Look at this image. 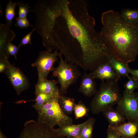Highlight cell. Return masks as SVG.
<instances>
[{"label": "cell", "mask_w": 138, "mask_h": 138, "mask_svg": "<svg viewBox=\"0 0 138 138\" xmlns=\"http://www.w3.org/2000/svg\"><path fill=\"white\" fill-rule=\"evenodd\" d=\"M136 138H138V134L136 136Z\"/></svg>", "instance_id": "34"}, {"label": "cell", "mask_w": 138, "mask_h": 138, "mask_svg": "<svg viewBox=\"0 0 138 138\" xmlns=\"http://www.w3.org/2000/svg\"><path fill=\"white\" fill-rule=\"evenodd\" d=\"M36 30L34 28H33L31 31L28 32L23 38L20 41L18 45L20 47L25 46L28 44H31V38L33 32Z\"/></svg>", "instance_id": "29"}, {"label": "cell", "mask_w": 138, "mask_h": 138, "mask_svg": "<svg viewBox=\"0 0 138 138\" xmlns=\"http://www.w3.org/2000/svg\"><path fill=\"white\" fill-rule=\"evenodd\" d=\"M20 47L19 45L16 46L11 42L7 43L5 48L7 57L9 58L10 55L12 56H14L15 60H17V55Z\"/></svg>", "instance_id": "27"}, {"label": "cell", "mask_w": 138, "mask_h": 138, "mask_svg": "<svg viewBox=\"0 0 138 138\" xmlns=\"http://www.w3.org/2000/svg\"><path fill=\"white\" fill-rule=\"evenodd\" d=\"M60 95L56 94L48 95L42 93H39L36 95V98L35 99L36 103L32 106V107L37 111L40 109L51 98Z\"/></svg>", "instance_id": "22"}, {"label": "cell", "mask_w": 138, "mask_h": 138, "mask_svg": "<svg viewBox=\"0 0 138 138\" xmlns=\"http://www.w3.org/2000/svg\"><path fill=\"white\" fill-rule=\"evenodd\" d=\"M118 82L116 80L102 82L90 103L91 110L93 114L102 112L119 102L122 96Z\"/></svg>", "instance_id": "4"}, {"label": "cell", "mask_w": 138, "mask_h": 138, "mask_svg": "<svg viewBox=\"0 0 138 138\" xmlns=\"http://www.w3.org/2000/svg\"><path fill=\"white\" fill-rule=\"evenodd\" d=\"M129 80L124 85L125 90L128 94L134 92L135 90L138 87V80L133 77H128Z\"/></svg>", "instance_id": "26"}, {"label": "cell", "mask_w": 138, "mask_h": 138, "mask_svg": "<svg viewBox=\"0 0 138 138\" xmlns=\"http://www.w3.org/2000/svg\"><path fill=\"white\" fill-rule=\"evenodd\" d=\"M92 73L94 78L104 81L112 80L118 81L116 73L109 61L98 66Z\"/></svg>", "instance_id": "11"}, {"label": "cell", "mask_w": 138, "mask_h": 138, "mask_svg": "<svg viewBox=\"0 0 138 138\" xmlns=\"http://www.w3.org/2000/svg\"><path fill=\"white\" fill-rule=\"evenodd\" d=\"M109 61L117 74L118 80L122 76H126L128 78L129 76L128 74L130 68L128 64L120 61L112 56L109 58Z\"/></svg>", "instance_id": "18"}, {"label": "cell", "mask_w": 138, "mask_h": 138, "mask_svg": "<svg viewBox=\"0 0 138 138\" xmlns=\"http://www.w3.org/2000/svg\"></svg>", "instance_id": "36"}, {"label": "cell", "mask_w": 138, "mask_h": 138, "mask_svg": "<svg viewBox=\"0 0 138 138\" xmlns=\"http://www.w3.org/2000/svg\"><path fill=\"white\" fill-rule=\"evenodd\" d=\"M57 81L45 79L38 82L35 85L36 96L42 93L48 95L60 94L59 89L56 85Z\"/></svg>", "instance_id": "16"}, {"label": "cell", "mask_w": 138, "mask_h": 138, "mask_svg": "<svg viewBox=\"0 0 138 138\" xmlns=\"http://www.w3.org/2000/svg\"><path fill=\"white\" fill-rule=\"evenodd\" d=\"M89 108L80 101L76 104L74 109L75 119H78L88 116Z\"/></svg>", "instance_id": "23"}, {"label": "cell", "mask_w": 138, "mask_h": 138, "mask_svg": "<svg viewBox=\"0 0 138 138\" xmlns=\"http://www.w3.org/2000/svg\"><path fill=\"white\" fill-rule=\"evenodd\" d=\"M15 37V33L6 24L0 23V59H9L6 55V47Z\"/></svg>", "instance_id": "12"}, {"label": "cell", "mask_w": 138, "mask_h": 138, "mask_svg": "<svg viewBox=\"0 0 138 138\" xmlns=\"http://www.w3.org/2000/svg\"><path fill=\"white\" fill-rule=\"evenodd\" d=\"M29 3H24L22 1L16 2V6L19 7L18 17L20 18H27L29 13L32 12V10H30L31 7L29 5Z\"/></svg>", "instance_id": "25"}, {"label": "cell", "mask_w": 138, "mask_h": 138, "mask_svg": "<svg viewBox=\"0 0 138 138\" xmlns=\"http://www.w3.org/2000/svg\"><path fill=\"white\" fill-rule=\"evenodd\" d=\"M15 25L16 27L21 29H25L33 26L29 23L27 18H20L17 17L16 19Z\"/></svg>", "instance_id": "28"}, {"label": "cell", "mask_w": 138, "mask_h": 138, "mask_svg": "<svg viewBox=\"0 0 138 138\" xmlns=\"http://www.w3.org/2000/svg\"><path fill=\"white\" fill-rule=\"evenodd\" d=\"M102 113L109 122V128L118 126L125 121V118L117 110L112 107L106 109Z\"/></svg>", "instance_id": "17"}, {"label": "cell", "mask_w": 138, "mask_h": 138, "mask_svg": "<svg viewBox=\"0 0 138 138\" xmlns=\"http://www.w3.org/2000/svg\"><path fill=\"white\" fill-rule=\"evenodd\" d=\"M116 110L128 121H138V93L130 94L124 91Z\"/></svg>", "instance_id": "9"}, {"label": "cell", "mask_w": 138, "mask_h": 138, "mask_svg": "<svg viewBox=\"0 0 138 138\" xmlns=\"http://www.w3.org/2000/svg\"><path fill=\"white\" fill-rule=\"evenodd\" d=\"M85 0H62V13L70 32L78 42L81 52V67L93 71L112 56L100 33L95 18L89 13Z\"/></svg>", "instance_id": "1"}, {"label": "cell", "mask_w": 138, "mask_h": 138, "mask_svg": "<svg viewBox=\"0 0 138 138\" xmlns=\"http://www.w3.org/2000/svg\"><path fill=\"white\" fill-rule=\"evenodd\" d=\"M60 53L57 50L52 51L46 50L39 53L36 60L31 65L36 68L38 76V82L45 79H47L49 73L53 71L54 67L53 66L57 60Z\"/></svg>", "instance_id": "8"}, {"label": "cell", "mask_w": 138, "mask_h": 138, "mask_svg": "<svg viewBox=\"0 0 138 138\" xmlns=\"http://www.w3.org/2000/svg\"><path fill=\"white\" fill-rule=\"evenodd\" d=\"M16 6V2H13L9 0L6 5L5 10V19L6 24L10 27L12 26V21L16 14L15 8Z\"/></svg>", "instance_id": "20"}, {"label": "cell", "mask_w": 138, "mask_h": 138, "mask_svg": "<svg viewBox=\"0 0 138 138\" xmlns=\"http://www.w3.org/2000/svg\"><path fill=\"white\" fill-rule=\"evenodd\" d=\"M129 72L132 75V77L138 80V70L130 68Z\"/></svg>", "instance_id": "32"}, {"label": "cell", "mask_w": 138, "mask_h": 138, "mask_svg": "<svg viewBox=\"0 0 138 138\" xmlns=\"http://www.w3.org/2000/svg\"><path fill=\"white\" fill-rule=\"evenodd\" d=\"M0 138H7L6 136L2 133L1 130L0 131Z\"/></svg>", "instance_id": "33"}, {"label": "cell", "mask_w": 138, "mask_h": 138, "mask_svg": "<svg viewBox=\"0 0 138 138\" xmlns=\"http://www.w3.org/2000/svg\"><path fill=\"white\" fill-rule=\"evenodd\" d=\"M35 31L47 50H62L68 37L61 0H39L33 6Z\"/></svg>", "instance_id": "3"}, {"label": "cell", "mask_w": 138, "mask_h": 138, "mask_svg": "<svg viewBox=\"0 0 138 138\" xmlns=\"http://www.w3.org/2000/svg\"><path fill=\"white\" fill-rule=\"evenodd\" d=\"M59 95L51 98L37 111L38 122L53 128L56 125L59 127L73 124L72 118L65 114L60 107Z\"/></svg>", "instance_id": "5"}, {"label": "cell", "mask_w": 138, "mask_h": 138, "mask_svg": "<svg viewBox=\"0 0 138 138\" xmlns=\"http://www.w3.org/2000/svg\"><path fill=\"white\" fill-rule=\"evenodd\" d=\"M122 138H136L138 134V121H128L112 128Z\"/></svg>", "instance_id": "15"}, {"label": "cell", "mask_w": 138, "mask_h": 138, "mask_svg": "<svg viewBox=\"0 0 138 138\" xmlns=\"http://www.w3.org/2000/svg\"><path fill=\"white\" fill-rule=\"evenodd\" d=\"M120 14L122 18L127 22L136 24L138 20V10L125 8L122 10Z\"/></svg>", "instance_id": "21"}, {"label": "cell", "mask_w": 138, "mask_h": 138, "mask_svg": "<svg viewBox=\"0 0 138 138\" xmlns=\"http://www.w3.org/2000/svg\"><path fill=\"white\" fill-rule=\"evenodd\" d=\"M100 33L111 55L126 64L138 55V26L129 23L120 13L108 10L101 14Z\"/></svg>", "instance_id": "2"}, {"label": "cell", "mask_w": 138, "mask_h": 138, "mask_svg": "<svg viewBox=\"0 0 138 138\" xmlns=\"http://www.w3.org/2000/svg\"><path fill=\"white\" fill-rule=\"evenodd\" d=\"M92 118H89L84 122L77 125L73 124L59 127L55 129L60 136L66 138H76L84 128L91 121Z\"/></svg>", "instance_id": "14"}, {"label": "cell", "mask_w": 138, "mask_h": 138, "mask_svg": "<svg viewBox=\"0 0 138 138\" xmlns=\"http://www.w3.org/2000/svg\"><path fill=\"white\" fill-rule=\"evenodd\" d=\"M18 138H66L60 135L54 128L33 120L27 121Z\"/></svg>", "instance_id": "7"}, {"label": "cell", "mask_w": 138, "mask_h": 138, "mask_svg": "<svg viewBox=\"0 0 138 138\" xmlns=\"http://www.w3.org/2000/svg\"><path fill=\"white\" fill-rule=\"evenodd\" d=\"M60 61L58 66L54 68L53 75L57 78L59 83L60 95L66 94L68 87L75 83L81 75L77 65L71 63H66L60 53L59 56Z\"/></svg>", "instance_id": "6"}, {"label": "cell", "mask_w": 138, "mask_h": 138, "mask_svg": "<svg viewBox=\"0 0 138 138\" xmlns=\"http://www.w3.org/2000/svg\"><path fill=\"white\" fill-rule=\"evenodd\" d=\"M9 59H0V73H5L8 67Z\"/></svg>", "instance_id": "30"}, {"label": "cell", "mask_w": 138, "mask_h": 138, "mask_svg": "<svg viewBox=\"0 0 138 138\" xmlns=\"http://www.w3.org/2000/svg\"><path fill=\"white\" fill-rule=\"evenodd\" d=\"M95 121V119H91L83 129L80 133L77 138H92V133Z\"/></svg>", "instance_id": "24"}, {"label": "cell", "mask_w": 138, "mask_h": 138, "mask_svg": "<svg viewBox=\"0 0 138 138\" xmlns=\"http://www.w3.org/2000/svg\"><path fill=\"white\" fill-rule=\"evenodd\" d=\"M5 74L18 95L29 88L30 83L27 77L19 68L12 64L9 61Z\"/></svg>", "instance_id": "10"}, {"label": "cell", "mask_w": 138, "mask_h": 138, "mask_svg": "<svg viewBox=\"0 0 138 138\" xmlns=\"http://www.w3.org/2000/svg\"><path fill=\"white\" fill-rule=\"evenodd\" d=\"M136 24L138 26V20L137 21V23Z\"/></svg>", "instance_id": "35"}, {"label": "cell", "mask_w": 138, "mask_h": 138, "mask_svg": "<svg viewBox=\"0 0 138 138\" xmlns=\"http://www.w3.org/2000/svg\"><path fill=\"white\" fill-rule=\"evenodd\" d=\"M95 79L91 72L87 74L84 72L81 80L79 92L88 97L94 95L97 91Z\"/></svg>", "instance_id": "13"}, {"label": "cell", "mask_w": 138, "mask_h": 138, "mask_svg": "<svg viewBox=\"0 0 138 138\" xmlns=\"http://www.w3.org/2000/svg\"><path fill=\"white\" fill-rule=\"evenodd\" d=\"M59 101L62 110L67 115L71 114L74 111L76 104L74 98L67 97L64 95H60Z\"/></svg>", "instance_id": "19"}, {"label": "cell", "mask_w": 138, "mask_h": 138, "mask_svg": "<svg viewBox=\"0 0 138 138\" xmlns=\"http://www.w3.org/2000/svg\"><path fill=\"white\" fill-rule=\"evenodd\" d=\"M107 138H122L114 130L108 128Z\"/></svg>", "instance_id": "31"}]
</instances>
